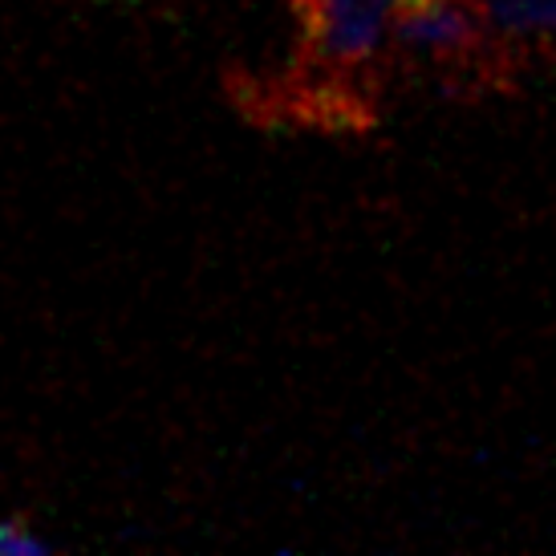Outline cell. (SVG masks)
<instances>
[{
  "instance_id": "6da1fadb",
  "label": "cell",
  "mask_w": 556,
  "mask_h": 556,
  "mask_svg": "<svg viewBox=\"0 0 556 556\" xmlns=\"http://www.w3.org/2000/svg\"><path fill=\"white\" fill-rule=\"evenodd\" d=\"M296 46L268 74L228 70V98L264 130L370 135L394 74L399 0H289Z\"/></svg>"
},
{
  "instance_id": "7a4b0ae2",
  "label": "cell",
  "mask_w": 556,
  "mask_h": 556,
  "mask_svg": "<svg viewBox=\"0 0 556 556\" xmlns=\"http://www.w3.org/2000/svg\"><path fill=\"white\" fill-rule=\"evenodd\" d=\"M394 74L427 81L447 98L511 93L520 81L479 0H399Z\"/></svg>"
},
{
  "instance_id": "3957f363",
  "label": "cell",
  "mask_w": 556,
  "mask_h": 556,
  "mask_svg": "<svg viewBox=\"0 0 556 556\" xmlns=\"http://www.w3.org/2000/svg\"><path fill=\"white\" fill-rule=\"evenodd\" d=\"M0 553H49V544L41 536H33L29 528L0 520Z\"/></svg>"
}]
</instances>
